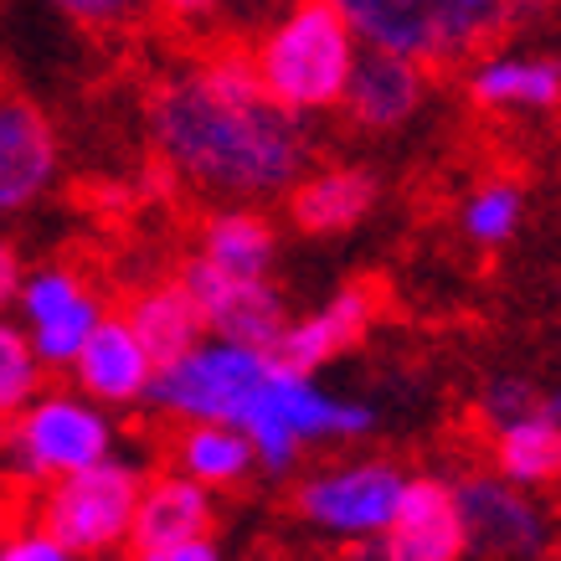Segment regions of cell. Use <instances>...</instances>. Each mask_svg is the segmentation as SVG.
I'll return each instance as SVG.
<instances>
[{"mask_svg": "<svg viewBox=\"0 0 561 561\" xmlns=\"http://www.w3.org/2000/svg\"><path fill=\"white\" fill-rule=\"evenodd\" d=\"M360 47L366 42L335 0H289L268 21V32L257 36L253 62L263 88L284 108L314 114V108L345 103Z\"/></svg>", "mask_w": 561, "mask_h": 561, "instance_id": "2", "label": "cell"}, {"mask_svg": "<svg viewBox=\"0 0 561 561\" xmlns=\"http://www.w3.org/2000/svg\"><path fill=\"white\" fill-rule=\"evenodd\" d=\"M494 469L526 490L561 484V417L551 402L494 427Z\"/></svg>", "mask_w": 561, "mask_h": 561, "instance_id": "20", "label": "cell"}, {"mask_svg": "<svg viewBox=\"0 0 561 561\" xmlns=\"http://www.w3.org/2000/svg\"><path fill=\"white\" fill-rule=\"evenodd\" d=\"M273 253H278V238H273L268 217H257L253 206H221L211 211L202 227V257H211L217 268L232 273H268Z\"/></svg>", "mask_w": 561, "mask_h": 561, "instance_id": "22", "label": "cell"}, {"mask_svg": "<svg viewBox=\"0 0 561 561\" xmlns=\"http://www.w3.org/2000/svg\"><path fill=\"white\" fill-rule=\"evenodd\" d=\"M376 206V181L366 171H351V165H330V171H309L294 181L289 191V211L294 221L314 232V238H330V232H351L366 211Z\"/></svg>", "mask_w": 561, "mask_h": 561, "instance_id": "18", "label": "cell"}, {"mask_svg": "<svg viewBox=\"0 0 561 561\" xmlns=\"http://www.w3.org/2000/svg\"><path fill=\"white\" fill-rule=\"evenodd\" d=\"M57 175V135L36 103L0 93V217H16Z\"/></svg>", "mask_w": 561, "mask_h": 561, "instance_id": "14", "label": "cell"}, {"mask_svg": "<svg viewBox=\"0 0 561 561\" xmlns=\"http://www.w3.org/2000/svg\"><path fill=\"white\" fill-rule=\"evenodd\" d=\"M371 314H376V294L366 289V284H351V289L330 294L314 314L284 324L273 356L284 360V366H294V371L314 376L324 360H335L341 351H351V345L371 330Z\"/></svg>", "mask_w": 561, "mask_h": 561, "instance_id": "16", "label": "cell"}, {"mask_svg": "<svg viewBox=\"0 0 561 561\" xmlns=\"http://www.w3.org/2000/svg\"><path fill=\"white\" fill-rule=\"evenodd\" d=\"M62 16H72L78 26H124V21H135L145 5H154V0H51Z\"/></svg>", "mask_w": 561, "mask_h": 561, "instance_id": "25", "label": "cell"}, {"mask_svg": "<svg viewBox=\"0 0 561 561\" xmlns=\"http://www.w3.org/2000/svg\"><path fill=\"white\" fill-rule=\"evenodd\" d=\"M186 289L196 299L206 320V335H221V341H242V345H278L284 335V299L268 284V273H232L217 268L211 257H191L186 263Z\"/></svg>", "mask_w": 561, "mask_h": 561, "instance_id": "8", "label": "cell"}, {"mask_svg": "<svg viewBox=\"0 0 561 561\" xmlns=\"http://www.w3.org/2000/svg\"><path fill=\"white\" fill-rule=\"evenodd\" d=\"M42 371H47V360L36 356L32 330L5 320V309H0V417H16L32 402L42 387Z\"/></svg>", "mask_w": 561, "mask_h": 561, "instance_id": "23", "label": "cell"}, {"mask_svg": "<svg viewBox=\"0 0 561 561\" xmlns=\"http://www.w3.org/2000/svg\"><path fill=\"white\" fill-rule=\"evenodd\" d=\"M11 443V417H0V448Z\"/></svg>", "mask_w": 561, "mask_h": 561, "instance_id": "30", "label": "cell"}, {"mask_svg": "<svg viewBox=\"0 0 561 561\" xmlns=\"http://www.w3.org/2000/svg\"><path fill=\"white\" fill-rule=\"evenodd\" d=\"M469 551V520L459 505V484L443 479H408L397 520L366 557L391 561H459Z\"/></svg>", "mask_w": 561, "mask_h": 561, "instance_id": "11", "label": "cell"}, {"mask_svg": "<svg viewBox=\"0 0 561 561\" xmlns=\"http://www.w3.org/2000/svg\"><path fill=\"white\" fill-rule=\"evenodd\" d=\"M541 408L536 402V391L526 387V381H500V387H490V397H484V417H490L494 427L511 423V417H520V412Z\"/></svg>", "mask_w": 561, "mask_h": 561, "instance_id": "27", "label": "cell"}, {"mask_svg": "<svg viewBox=\"0 0 561 561\" xmlns=\"http://www.w3.org/2000/svg\"><path fill=\"white\" fill-rule=\"evenodd\" d=\"M305 114L273 99L253 57L217 51L171 72L150 99V135L160 160L181 181L227 196L263 202L294 191L305 175Z\"/></svg>", "mask_w": 561, "mask_h": 561, "instance_id": "1", "label": "cell"}, {"mask_svg": "<svg viewBox=\"0 0 561 561\" xmlns=\"http://www.w3.org/2000/svg\"><path fill=\"white\" fill-rule=\"evenodd\" d=\"M217 530V490L202 484V479L171 474L150 479L139 490V511H135V530H129V546H135L139 561H171L175 546L202 541Z\"/></svg>", "mask_w": 561, "mask_h": 561, "instance_id": "12", "label": "cell"}, {"mask_svg": "<svg viewBox=\"0 0 561 561\" xmlns=\"http://www.w3.org/2000/svg\"><path fill=\"white\" fill-rule=\"evenodd\" d=\"M551 412H557V417H561V391H557V397H551Z\"/></svg>", "mask_w": 561, "mask_h": 561, "instance_id": "31", "label": "cell"}, {"mask_svg": "<svg viewBox=\"0 0 561 561\" xmlns=\"http://www.w3.org/2000/svg\"><path fill=\"white\" fill-rule=\"evenodd\" d=\"M459 505L469 520V551L484 557H546L551 520L530 500L526 484L505 474H474L459 484Z\"/></svg>", "mask_w": 561, "mask_h": 561, "instance_id": "10", "label": "cell"}, {"mask_svg": "<svg viewBox=\"0 0 561 561\" xmlns=\"http://www.w3.org/2000/svg\"><path fill=\"white\" fill-rule=\"evenodd\" d=\"M114 454V423L88 391H36L11 417L5 459L21 479L51 484Z\"/></svg>", "mask_w": 561, "mask_h": 561, "instance_id": "5", "label": "cell"}, {"mask_svg": "<svg viewBox=\"0 0 561 561\" xmlns=\"http://www.w3.org/2000/svg\"><path fill=\"white\" fill-rule=\"evenodd\" d=\"M360 42L408 51L417 62H454L500 36L536 0H335Z\"/></svg>", "mask_w": 561, "mask_h": 561, "instance_id": "3", "label": "cell"}, {"mask_svg": "<svg viewBox=\"0 0 561 561\" xmlns=\"http://www.w3.org/2000/svg\"><path fill=\"white\" fill-rule=\"evenodd\" d=\"M371 408L360 402H341L324 387H314L309 371H294L273 356L253 397L242 402L238 427H248V438L257 448V463L284 474L294 459L305 454V443H335V438H366L371 433Z\"/></svg>", "mask_w": 561, "mask_h": 561, "instance_id": "4", "label": "cell"}, {"mask_svg": "<svg viewBox=\"0 0 561 561\" xmlns=\"http://www.w3.org/2000/svg\"><path fill=\"white\" fill-rule=\"evenodd\" d=\"M154 371L160 360L150 356V345L139 341V330L129 314H103L99 330L88 335V345L72 360V381L103 408H129V402H150Z\"/></svg>", "mask_w": 561, "mask_h": 561, "instance_id": "13", "label": "cell"}, {"mask_svg": "<svg viewBox=\"0 0 561 561\" xmlns=\"http://www.w3.org/2000/svg\"><path fill=\"white\" fill-rule=\"evenodd\" d=\"M408 479L397 463L381 459H360V463H335L309 474L294 494V511L305 526H314L330 541H351V546H371L381 541L397 520Z\"/></svg>", "mask_w": 561, "mask_h": 561, "instance_id": "7", "label": "cell"}, {"mask_svg": "<svg viewBox=\"0 0 561 561\" xmlns=\"http://www.w3.org/2000/svg\"><path fill=\"white\" fill-rule=\"evenodd\" d=\"M72 551L57 536H51L42 520L26 530H11V536H0V561H68Z\"/></svg>", "mask_w": 561, "mask_h": 561, "instance_id": "26", "label": "cell"}, {"mask_svg": "<svg viewBox=\"0 0 561 561\" xmlns=\"http://www.w3.org/2000/svg\"><path fill=\"white\" fill-rule=\"evenodd\" d=\"M520 186L511 181H484V186L463 202V238L474 242V248H500V242L515 238V227H520Z\"/></svg>", "mask_w": 561, "mask_h": 561, "instance_id": "24", "label": "cell"}, {"mask_svg": "<svg viewBox=\"0 0 561 561\" xmlns=\"http://www.w3.org/2000/svg\"><path fill=\"white\" fill-rule=\"evenodd\" d=\"M139 479L135 463L124 459H99L78 469V474L51 479L42 490V505H36V520L68 546L72 557H103V551H119L129 546V530H135V511H139Z\"/></svg>", "mask_w": 561, "mask_h": 561, "instance_id": "6", "label": "cell"}, {"mask_svg": "<svg viewBox=\"0 0 561 561\" xmlns=\"http://www.w3.org/2000/svg\"><path fill=\"white\" fill-rule=\"evenodd\" d=\"M124 314H129V324L139 330V341L150 345V356L160 360V366H171L175 356H186L191 345L206 335V320H202V309H196V299H191L186 278L139 289Z\"/></svg>", "mask_w": 561, "mask_h": 561, "instance_id": "21", "label": "cell"}, {"mask_svg": "<svg viewBox=\"0 0 561 561\" xmlns=\"http://www.w3.org/2000/svg\"><path fill=\"white\" fill-rule=\"evenodd\" d=\"M171 469L202 479L211 490H232L242 479L263 469L257 463V448L248 438V427L238 423H181L171 443Z\"/></svg>", "mask_w": 561, "mask_h": 561, "instance_id": "19", "label": "cell"}, {"mask_svg": "<svg viewBox=\"0 0 561 561\" xmlns=\"http://www.w3.org/2000/svg\"><path fill=\"white\" fill-rule=\"evenodd\" d=\"M21 284H26V273H21V253L0 238V309H16Z\"/></svg>", "mask_w": 561, "mask_h": 561, "instance_id": "29", "label": "cell"}, {"mask_svg": "<svg viewBox=\"0 0 561 561\" xmlns=\"http://www.w3.org/2000/svg\"><path fill=\"white\" fill-rule=\"evenodd\" d=\"M469 99L494 114H546L561 103L557 57H484L469 72Z\"/></svg>", "mask_w": 561, "mask_h": 561, "instance_id": "17", "label": "cell"}, {"mask_svg": "<svg viewBox=\"0 0 561 561\" xmlns=\"http://www.w3.org/2000/svg\"><path fill=\"white\" fill-rule=\"evenodd\" d=\"M154 11L171 21V26H186V32H202L211 21H221V0H154Z\"/></svg>", "mask_w": 561, "mask_h": 561, "instance_id": "28", "label": "cell"}, {"mask_svg": "<svg viewBox=\"0 0 561 561\" xmlns=\"http://www.w3.org/2000/svg\"><path fill=\"white\" fill-rule=\"evenodd\" d=\"M16 309H21V324L32 330L36 356L47 360V371H72L78 351H83L88 335H93L103 320L99 294L88 289L72 268L26 273Z\"/></svg>", "mask_w": 561, "mask_h": 561, "instance_id": "9", "label": "cell"}, {"mask_svg": "<svg viewBox=\"0 0 561 561\" xmlns=\"http://www.w3.org/2000/svg\"><path fill=\"white\" fill-rule=\"evenodd\" d=\"M417 103H423V62L408 51L366 42L356 72H351V88H345V114L366 129H397L417 114Z\"/></svg>", "mask_w": 561, "mask_h": 561, "instance_id": "15", "label": "cell"}]
</instances>
